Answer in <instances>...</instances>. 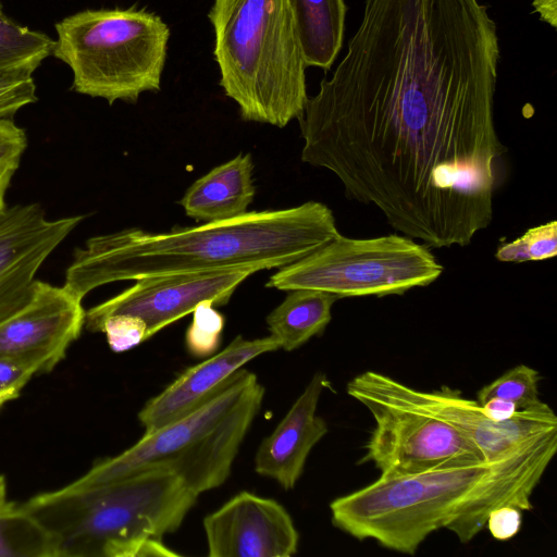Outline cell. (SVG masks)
<instances>
[{
	"label": "cell",
	"mask_w": 557,
	"mask_h": 557,
	"mask_svg": "<svg viewBox=\"0 0 557 557\" xmlns=\"http://www.w3.org/2000/svg\"><path fill=\"white\" fill-rule=\"evenodd\" d=\"M339 234L324 203L250 211L219 222L151 233L126 228L89 238L76 248L64 287L83 300L117 281L181 273L282 268Z\"/></svg>",
	"instance_id": "2"
},
{
	"label": "cell",
	"mask_w": 557,
	"mask_h": 557,
	"mask_svg": "<svg viewBox=\"0 0 557 557\" xmlns=\"http://www.w3.org/2000/svg\"><path fill=\"white\" fill-rule=\"evenodd\" d=\"M327 380L315 373L274 431L264 437L255 457L258 474L292 490L302 474L311 449L327 433V424L317 414Z\"/></svg>",
	"instance_id": "16"
},
{
	"label": "cell",
	"mask_w": 557,
	"mask_h": 557,
	"mask_svg": "<svg viewBox=\"0 0 557 557\" xmlns=\"http://www.w3.org/2000/svg\"><path fill=\"white\" fill-rule=\"evenodd\" d=\"M85 324L82 299L64 286L37 281L32 301L0 324V356L21 360L45 374L65 357Z\"/></svg>",
	"instance_id": "13"
},
{
	"label": "cell",
	"mask_w": 557,
	"mask_h": 557,
	"mask_svg": "<svg viewBox=\"0 0 557 557\" xmlns=\"http://www.w3.org/2000/svg\"><path fill=\"white\" fill-rule=\"evenodd\" d=\"M484 413L493 421L503 422L511 419L518 411L517 406L509 400L491 398L481 405Z\"/></svg>",
	"instance_id": "30"
},
{
	"label": "cell",
	"mask_w": 557,
	"mask_h": 557,
	"mask_svg": "<svg viewBox=\"0 0 557 557\" xmlns=\"http://www.w3.org/2000/svg\"><path fill=\"white\" fill-rule=\"evenodd\" d=\"M386 387L416 408L449 423L470 440L487 462L512 457L544 440L557 436V417L545 403L518 410L509 420L496 422L481 405L466 398L459 389L442 386L420 391L382 374Z\"/></svg>",
	"instance_id": "10"
},
{
	"label": "cell",
	"mask_w": 557,
	"mask_h": 557,
	"mask_svg": "<svg viewBox=\"0 0 557 557\" xmlns=\"http://www.w3.org/2000/svg\"><path fill=\"white\" fill-rule=\"evenodd\" d=\"M16 170L13 166L0 168V213L7 208L4 196Z\"/></svg>",
	"instance_id": "32"
},
{
	"label": "cell",
	"mask_w": 557,
	"mask_h": 557,
	"mask_svg": "<svg viewBox=\"0 0 557 557\" xmlns=\"http://www.w3.org/2000/svg\"><path fill=\"white\" fill-rule=\"evenodd\" d=\"M557 451V436L507 459L474 462L375 482L330 504L334 527L357 540L413 555L440 529L473 540L496 507L531 510L532 495Z\"/></svg>",
	"instance_id": "3"
},
{
	"label": "cell",
	"mask_w": 557,
	"mask_h": 557,
	"mask_svg": "<svg viewBox=\"0 0 557 557\" xmlns=\"http://www.w3.org/2000/svg\"><path fill=\"white\" fill-rule=\"evenodd\" d=\"M220 86L247 122L280 128L298 120L308 100L290 0H213Z\"/></svg>",
	"instance_id": "5"
},
{
	"label": "cell",
	"mask_w": 557,
	"mask_h": 557,
	"mask_svg": "<svg viewBox=\"0 0 557 557\" xmlns=\"http://www.w3.org/2000/svg\"><path fill=\"white\" fill-rule=\"evenodd\" d=\"M256 272L252 268H238L140 277L119 295L85 311L84 326L98 332L107 317L131 314L146 323L149 339L203 301L214 307L226 305L235 289Z\"/></svg>",
	"instance_id": "11"
},
{
	"label": "cell",
	"mask_w": 557,
	"mask_h": 557,
	"mask_svg": "<svg viewBox=\"0 0 557 557\" xmlns=\"http://www.w3.org/2000/svg\"><path fill=\"white\" fill-rule=\"evenodd\" d=\"M346 389L374 420L360 461L372 462L382 476L486 461L456 428L394 395L382 373L366 371L350 380Z\"/></svg>",
	"instance_id": "9"
},
{
	"label": "cell",
	"mask_w": 557,
	"mask_h": 557,
	"mask_svg": "<svg viewBox=\"0 0 557 557\" xmlns=\"http://www.w3.org/2000/svg\"><path fill=\"white\" fill-rule=\"evenodd\" d=\"M0 557H55L45 528L21 505L7 498L3 475H0Z\"/></svg>",
	"instance_id": "20"
},
{
	"label": "cell",
	"mask_w": 557,
	"mask_h": 557,
	"mask_svg": "<svg viewBox=\"0 0 557 557\" xmlns=\"http://www.w3.org/2000/svg\"><path fill=\"white\" fill-rule=\"evenodd\" d=\"M534 12L540 18L550 25L553 28L557 26V0H534Z\"/></svg>",
	"instance_id": "31"
},
{
	"label": "cell",
	"mask_w": 557,
	"mask_h": 557,
	"mask_svg": "<svg viewBox=\"0 0 557 557\" xmlns=\"http://www.w3.org/2000/svg\"><path fill=\"white\" fill-rule=\"evenodd\" d=\"M54 39L23 26L9 17L0 3V72L34 73L42 61L52 55Z\"/></svg>",
	"instance_id": "21"
},
{
	"label": "cell",
	"mask_w": 557,
	"mask_h": 557,
	"mask_svg": "<svg viewBox=\"0 0 557 557\" xmlns=\"http://www.w3.org/2000/svg\"><path fill=\"white\" fill-rule=\"evenodd\" d=\"M307 66L330 70L344 37V0H290Z\"/></svg>",
	"instance_id": "19"
},
{
	"label": "cell",
	"mask_w": 557,
	"mask_h": 557,
	"mask_svg": "<svg viewBox=\"0 0 557 557\" xmlns=\"http://www.w3.org/2000/svg\"><path fill=\"white\" fill-rule=\"evenodd\" d=\"M522 525V510L512 505L493 509L486 520V527L497 541H508L517 535Z\"/></svg>",
	"instance_id": "29"
},
{
	"label": "cell",
	"mask_w": 557,
	"mask_h": 557,
	"mask_svg": "<svg viewBox=\"0 0 557 557\" xmlns=\"http://www.w3.org/2000/svg\"><path fill=\"white\" fill-rule=\"evenodd\" d=\"M444 267L429 247L389 234L349 238L341 233L293 263L280 268L265 286L317 289L344 297L403 295L435 282Z\"/></svg>",
	"instance_id": "8"
},
{
	"label": "cell",
	"mask_w": 557,
	"mask_h": 557,
	"mask_svg": "<svg viewBox=\"0 0 557 557\" xmlns=\"http://www.w3.org/2000/svg\"><path fill=\"white\" fill-rule=\"evenodd\" d=\"M191 313L193 320L185 336L187 350L195 357H209L219 347L224 315L210 301L199 304Z\"/></svg>",
	"instance_id": "24"
},
{
	"label": "cell",
	"mask_w": 557,
	"mask_h": 557,
	"mask_svg": "<svg viewBox=\"0 0 557 557\" xmlns=\"http://www.w3.org/2000/svg\"><path fill=\"white\" fill-rule=\"evenodd\" d=\"M198 496L169 469L150 466L104 484L37 494L21 506L48 532L55 557L177 556L161 539L181 527Z\"/></svg>",
	"instance_id": "4"
},
{
	"label": "cell",
	"mask_w": 557,
	"mask_h": 557,
	"mask_svg": "<svg viewBox=\"0 0 557 557\" xmlns=\"http://www.w3.org/2000/svg\"><path fill=\"white\" fill-rule=\"evenodd\" d=\"M27 147V136L13 117H0V168H18Z\"/></svg>",
	"instance_id": "28"
},
{
	"label": "cell",
	"mask_w": 557,
	"mask_h": 557,
	"mask_svg": "<svg viewBox=\"0 0 557 557\" xmlns=\"http://www.w3.org/2000/svg\"><path fill=\"white\" fill-rule=\"evenodd\" d=\"M210 557H290L299 534L276 500L243 491L203 519Z\"/></svg>",
	"instance_id": "14"
},
{
	"label": "cell",
	"mask_w": 557,
	"mask_h": 557,
	"mask_svg": "<svg viewBox=\"0 0 557 557\" xmlns=\"http://www.w3.org/2000/svg\"><path fill=\"white\" fill-rule=\"evenodd\" d=\"M540 373L531 367L519 364L498 379L483 386L476 394L482 405L491 398L512 401L518 410L536 407L543 401L539 397Z\"/></svg>",
	"instance_id": "22"
},
{
	"label": "cell",
	"mask_w": 557,
	"mask_h": 557,
	"mask_svg": "<svg viewBox=\"0 0 557 557\" xmlns=\"http://www.w3.org/2000/svg\"><path fill=\"white\" fill-rule=\"evenodd\" d=\"M499 59L480 0H366L347 53L298 119L302 162L429 248L469 245L502 182Z\"/></svg>",
	"instance_id": "1"
},
{
	"label": "cell",
	"mask_w": 557,
	"mask_h": 557,
	"mask_svg": "<svg viewBox=\"0 0 557 557\" xmlns=\"http://www.w3.org/2000/svg\"><path fill=\"white\" fill-rule=\"evenodd\" d=\"M253 169L251 154L238 153L196 180L178 203L187 216L202 223L240 216L256 195Z\"/></svg>",
	"instance_id": "17"
},
{
	"label": "cell",
	"mask_w": 557,
	"mask_h": 557,
	"mask_svg": "<svg viewBox=\"0 0 557 557\" xmlns=\"http://www.w3.org/2000/svg\"><path fill=\"white\" fill-rule=\"evenodd\" d=\"M98 332L106 335L110 348L115 352L126 351L147 341L146 323L131 314H112L100 324Z\"/></svg>",
	"instance_id": "26"
},
{
	"label": "cell",
	"mask_w": 557,
	"mask_h": 557,
	"mask_svg": "<svg viewBox=\"0 0 557 557\" xmlns=\"http://www.w3.org/2000/svg\"><path fill=\"white\" fill-rule=\"evenodd\" d=\"M557 255V221L529 228L522 236L498 247L495 257L503 262L537 261Z\"/></svg>",
	"instance_id": "23"
},
{
	"label": "cell",
	"mask_w": 557,
	"mask_h": 557,
	"mask_svg": "<svg viewBox=\"0 0 557 557\" xmlns=\"http://www.w3.org/2000/svg\"><path fill=\"white\" fill-rule=\"evenodd\" d=\"M35 374V369L29 364L0 356V409L17 398Z\"/></svg>",
	"instance_id": "27"
},
{
	"label": "cell",
	"mask_w": 557,
	"mask_h": 557,
	"mask_svg": "<svg viewBox=\"0 0 557 557\" xmlns=\"http://www.w3.org/2000/svg\"><path fill=\"white\" fill-rule=\"evenodd\" d=\"M33 74L28 71L0 72V117H13L20 109L37 101Z\"/></svg>",
	"instance_id": "25"
},
{
	"label": "cell",
	"mask_w": 557,
	"mask_h": 557,
	"mask_svg": "<svg viewBox=\"0 0 557 557\" xmlns=\"http://www.w3.org/2000/svg\"><path fill=\"white\" fill-rule=\"evenodd\" d=\"M339 298L331 293L298 288L265 318L270 336L286 351H293L320 335L332 319V307Z\"/></svg>",
	"instance_id": "18"
},
{
	"label": "cell",
	"mask_w": 557,
	"mask_h": 557,
	"mask_svg": "<svg viewBox=\"0 0 557 557\" xmlns=\"http://www.w3.org/2000/svg\"><path fill=\"white\" fill-rule=\"evenodd\" d=\"M264 387L255 373L240 369L218 393L184 417L144 436L121 454L95 462L70 483L104 484L150 466L175 473L197 495L222 485L258 414Z\"/></svg>",
	"instance_id": "6"
},
{
	"label": "cell",
	"mask_w": 557,
	"mask_h": 557,
	"mask_svg": "<svg viewBox=\"0 0 557 557\" xmlns=\"http://www.w3.org/2000/svg\"><path fill=\"white\" fill-rule=\"evenodd\" d=\"M280 349L272 337L246 339L236 336L223 350L186 369L138 412L145 433L152 432L195 410L218 393L243 366Z\"/></svg>",
	"instance_id": "15"
},
{
	"label": "cell",
	"mask_w": 557,
	"mask_h": 557,
	"mask_svg": "<svg viewBox=\"0 0 557 557\" xmlns=\"http://www.w3.org/2000/svg\"><path fill=\"white\" fill-rule=\"evenodd\" d=\"M83 219L49 220L38 203L16 205L0 213V324L28 306L38 269Z\"/></svg>",
	"instance_id": "12"
},
{
	"label": "cell",
	"mask_w": 557,
	"mask_h": 557,
	"mask_svg": "<svg viewBox=\"0 0 557 557\" xmlns=\"http://www.w3.org/2000/svg\"><path fill=\"white\" fill-rule=\"evenodd\" d=\"M52 55L73 72V89L109 104L161 89L170 27L145 8L87 9L55 24Z\"/></svg>",
	"instance_id": "7"
}]
</instances>
